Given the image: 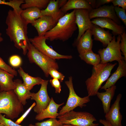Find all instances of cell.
Segmentation results:
<instances>
[{"label":"cell","mask_w":126,"mask_h":126,"mask_svg":"<svg viewBox=\"0 0 126 126\" xmlns=\"http://www.w3.org/2000/svg\"><path fill=\"white\" fill-rule=\"evenodd\" d=\"M80 9H87L89 10L93 9L87 0H69L60 10L65 14L70 10Z\"/></svg>","instance_id":"cell-24"},{"label":"cell","mask_w":126,"mask_h":126,"mask_svg":"<svg viewBox=\"0 0 126 126\" xmlns=\"http://www.w3.org/2000/svg\"><path fill=\"white\" fill-rule=\"evenodd\" d=\"M18 71L23 79L24 85L30 91L34 86L41 84L43 81L44 80L40 77H34L26 73L21 67H19Z\"/></svg>","instance_id":"cell-25"},{"label":"cell","mask_w":126,"mask_h":126,"mask_svg":"<svg viewBox=\"0 0 126 126\" xmlns=\"http://www.w3.org/2000/svg\"><path fill=\"white\" fill-rule=\"evenodd\" d=\"M113 0H95V9L106 4L112 3Z\"/></svg>","instance_id":"cell-39"},{"label":"cell","mask_w":126,"mask_h":126,"mask_svg":"<svg viewBox=\"0 0 126 126\" xmlns=\"http://www.w3.org/2000/svg\"><path fill=\"white\" fill-rule=\"evenodd\" d=\"M0 69L7 72L16 76L17 75V71L10 66L7 64L0 57Z\"/></svg>","instance_id":"cell-32"},{"label":"cell","mask_w":126,"mask_h":126,"mask_svg":"<svg viewBox=\"0 0 126 126\" xmlns=\"http://www.w3.org/2000/svg\"><path fill=\"white\" fill-rule=\"evenodd\" d=\"M122 96L121 94L117 95L114 102L105 114V117L106 120L112 126H122V117L120 112V104Z\"/></svg>","instance_id":"cell-12"},{"label":"cell","mask_w":126,"mask_h":126,"mask_svg":"<svg viewBox=\"0 0 126 126\" xmlns=\"http://www.w3.org/2000/svg\"><path fill=\"white\" fill-rule=\"evenodd\" d=\"M49 82L52 86L55 88V93H60L61 90L60 81L57 79L52 78L49 80Z\"/></svg>","instance_id":"cell-36"},{"label":"cell","mask_w":126,"mask_h":126,"mask_svg":"<svg viewBox=\"0 0 126 126\" xmlns=\"http://www.w3.org/2000/svg\"><path fill=\"white\" fill-rule=\"evenodd\" d=\"M93 9H95V0H87Z\"/></svg>","instance_id":"cell-42"},{"label":"cell","mask_w":126,"mask_h":126,"mask_svg":"<svg viewBox=\"0 0 126 126\" xmlns=\"http://www.w3.org/2000/svg\"><path fill=\"white\" fill-rule=\"evenodd\" d=\"M49 80H44L38 92H31L30 98L35 100L36 105L33 108L34 112L38 114L45 109L50 102L51 98L49 96L47 91V86Z\"/></svg>","instance_id":"cell-10"},{"label":"cell","mask_w":126,"mask_h":126,"mask_svg":"<svg viewBox=\"0 0 126 126\" xmlns=\"http://www.w3.org/2000/svg\"><path fill=\"white\" fill-rule=\"evenodd\" d=\"M67 0H59L58 3V6L59 9H60L66 3Z\"/></svg>","instance_id":"cell-40"},{"label":"cell","mask_w":126,"mask_h":126,"mask_svg":"<svg viewBox=\"0 0 126 126\" xmlns=\"http://www.w3.org/2000/svg\"><path fill=\"white\" fill-rule=\"evenodd\" d=\"M20 15L28 24H32L35 20L42 16L41 10L35 7L29 8L23 10Z\"/></svg>","instance_id":"cell-26"},{"label":"cell","mask_w":126,"mask_h":126,"mask_svg":"<svg viewBox=\"0 0 126 126\" xmlns=\"http://www.w3.org/2000/svg\"><path fill=\"white\" fill-rule=\"evenodd\" d=\"M37 126H63L56 118H51L41 122H37L35 123Z\"/></svg>","instance_id":"cell-29"},{"label":"cell","mask_w":126,"mask_h":126,"mask_svg":"<svg viewBox=\"0 0 126 126\" xmlns=\"http://www.w3.org/2000/svg\"><path fill=\"white\" fill-rule=\"evenodd\" d=\"M65 83L69 90V96L65 105L62 107L58 113L59 116L73 110L77 107L82 108L86 106L85 104L90 100L88 96L82 98L76 94L74 88L72 76L69 77L68 80L65 81Z\"/></svg>","instance_id":"cell-7"},{"label":"cell","mask_w":126,"mask_h":126,"mask_svg":"<svg viewBox=\"0 0 126 126\" xmlns=\"http://www.w3.org/2000/svg\"><path fill=\"white\" fill-rule=\"evenodd\" d=\"M6 23L7 26L6 33L15 46L23 51V54H27L29 38L27 35L28 24L19 14L13 10L7 13Z\"/></svg>","instance_id":"cell-1"},{"label":"cell","mask_w":126,"mask_h":126,"mask_svg":"<svg viewBox=\"0 0 126 126\" xmlns=\"http://www.w3.org/2000/svg\"><path fill=\"white\" fill-rule=\"evenodd\" d=\"M116 86H112L107 89L104 92H98L96 94L98 97L102 102L105 113L108 112L110 108L111 101L114 95Z\"/></svg>","instance_id":"cell-21"},{"label":"cell","mask_w":126,"mask_h":126,"mask_svg":"<svg viewBox=\"0 0 126 126\" xmlns=\"http://www.w3.org/2000/svg\"><path fill=\"white\" fill-rule=\"evenodd\" d=\"M90 30L94 40L100 42L104 47H106L113 39L112 35L109 31H106L97 25L93 24Z\"/></svg>","instance_id":"cell-16"},{"label":"cell","mask_w":126,"mask_h":126,"mask_svg":"<svg viewBox=\"0 0 126 126\" xmlns=\"http://www.w3.org/2000/svg\"><path fill=\"white\" fill-rule=\"evenodd\" d=\"M47 39L44 36H36L29 38V42L37 50L52 59H71L72 58L71 55H62L57 53L47 45L46 42Z\"/></svg>","instance_id":"cell-9"},{"label":"cell","mask_w":126,"mask_h":126,"mask_svg":"<svg viewBox=\"0 0 126 126\" xmlns=\"http://www.w3.org/2000/svg\"><path fill=\"white\" fill-rule=\"evenodd\" d=\"M99 122L103 125L104 126H112L109 122L106 120L100 119L99 120Z\"/></svg>","instance_id":"cell-41"},{"label":"cell","mask_w":126,"mask_h":126,"mask_svg":"<svg viewBox=\"0 0 126 126\" xmlns=\"http://www.w3.org/2000/svg\"><path fill=\"white\" fill-rule=\"evenodd\" d=\"M0 123L4 126H24L17 124L11 119L4 117L1 114H0ZM28 126H37L30 124Z\"/></svg>","instance_id":"cell-31"},{"label":"cell","mask_w":126,"mask_h":126,"mask_svg":"<svg viewBox=\"0 0 126 126\" xmlns=\"http://www.w3.org/2000/svg\"><path fill=\"white\" fill-rule=\"evenodd\" d=\"M56 23L53 18L49 16H43L35 20L32 26L36 29L38 36H44L46 33L52 29Z\"/></svg>","instance_id":"cell-15"},{"label":"cell","mask_w":126,"mask_h":126,"mask_svg":"<svg viewBox=\"0 0 126 126\" xmlns=\"http://www.w3.org/2000/svg\"><path fill=\"white\" fill-rule=\"evenodd\" d=\"M0 126H4L3 124L0 123Z\"/></svg>","instance_id":"cell-45"},{"label":"cell","mask_w":126,"mask_h":126,"mask_svg":"<svg viewBox=\"0 0 126 126\" xmlns=\"http://www.w3.org/2000/svg\"><path fill=\"white\" fill-rule=\"evenodd\" d=\"M89 16L90 19L97 18H108L118 24L121 25V21L117 17L112 5H105L98 8L92 9L89 10Z\"/></svg>","instance_id":"cell-13"},{"label":"cell","mask_w":126,"mask_h":126,"mask_svg":"<svg viewBox=\"0 0 126 126\" xmlns=\"http://www.w3.org/2000/svg\"><path fill=\"white\" fill-rule=\"evenodd\" d=\"M15 87L13 90L20 102L23 105L27 103L26 100L30 98L31 92L25 86L21 80L17 79L14 80Z\"/></svg>","instance_id":"cell-22"},{"label":"cell","mask_w":126,"mask_h":126,"mask_svg":"<svg viewBox=\"0 0 126 126\" xmlns=\"http://www.w3.org/2000/svg\"><path fill=\"white\" fill-rule=\"evenodd\" d=\"M121 42L119 45L120 50L124 56V60L126 61V31L120 35Z\"/></svg>","instance_id":"cell-35"},{"label":"cell","mask_w":126,"mask_h":126,"mask_svg":"<svg viewBox=\"0 0 126 126\" xmlns=\"http://www.w3.org/2000/svg\"><path fill=\"white\" fill-rule=\"evenodd\" d=\"M36 103L34 102L28 108L26 111L20 118H18L15 122L18 124H20L23 121L25 118L29 113L35 105Z\"/></svg>","instance_id":"cell-37"},{"label":"cell","mask_w":126,"mask_h":126,"mask_svg":"<svg viewBox=\"0 0 126 126\" xmlns=\"http://www.w3.org/2000/svg\"><path fill=\"white\" fill-rule=\"evenodd\" d=\"M90 30L86 31L75 43L79 54L92 50L93 40Z\"/></svg>","instance_id":"cell-19"},{"label":"cell","mask_w":126,"mask_h":126,"mask_svg":"<svg viewBox=\"0 0 126 126\" xmlns=\"http://www.w3.org/2000/svg\"><path fill=\"white\" fill-rule=\"evenodd\" d=\"M58 0H50L46 8L44 10H41L42 16H50L56 23L59 20L65 15L58 8Z\"/></svg>","instance_id":"cell-20"},{"label":"cell","mask_w":126,"mask_h":126,"mask_svg":"<svg viewBox=\"0 0 126 126\" xmlns=\"http://www.w3.org/2000/svg\"><path fill=\"white\" fill-rule=\"evenodd\" d=\"M114 9L117 17L120 21L121 20L122 22L126 27V9L117 6H114Z\"/></svg>","instance_id":"cell-30"},{"label":"cell","mask_w":126,"mask_h":126,"mask_svg":"<svg viewBox=\"0 0 126 126\" xmlns=\"http://www.w3.org/2000/svg\"><path fill=\"white\" fill-rule=\"evenodd\" d=\"M27 55L30 62L35 63L39 67L46 77H49V71L51 69L54 68L57 70L59 69L58 64L56 60L49 58L40 52L29 41Z\"/></svg>","instance_id":"cell-6"},{"label":"cell","mask_w":126,"mask_h":126,"mask_svg":"<svg viewBox=\"0 0 126 126\" xmlns=\"http://www.w3.org/2000/svg\"><path fill=\"white\" fill-rule=\"evenodd\" d=\"M49 74L53 78L58 80L60 82H62L65 76L58 70L54 68H51L49 71Z\"/></svg>","instance_id":"cell-34"},{"label":"cell","mask_w":126,"mask_h":126,"mask_svg":"<svg viewBox=\"0 0 126 126\" xmlns=\"http://www.w3.org/2000/svg\"><path fill=\"white\" fill-rule=\"evenodd\" d=\"M63 126H74L71 125L69 124H63Z\"/></svg>","instance_id":"cell-44"},{"label":"cell","mask_w":126,"mask_h":126,"mask_svg":"<svg viewBox=\"0 0 126 126\" xmlns=\"http://www.w3.org/2000/svg\"><path fill=\"white\" fill-rule=\"evenodd\" d=\"M14 76L7 72L0 69V91H7L15 88L13 80Z\"/></svg>","instance_id":"cell-23"},{"label":"cell","mask_w":126,"mask_h":126,"mask_svg":"<svg viewBox=\"0 0 126 126\" xmlns=\"http://www.w3.org/2000/svg\"><path fill=\"white\" fill-rule=\"evenodd\" d=\"M79 56L81 60L93 66H96L100 63L99 55L94 53L92 50L79 54Z\"/></svg>","instance_id":"cell-27"},{"label":"cell","mask_w":126,"mask_h":126,"mask_svg":"<svg viewBox=\"0 0 126 126\" xmlns=\"http://www.w3.org/2000/svg\"><path fill=\"white\" fill-rule=\"evenodd\" d=\"M24 3L21 4L22 9L32 7H36L40 9H45L49 3V0H25Z\"/></svg>","instance_id":"cell-28"},{"label":"cell","mask_w":126,"mask_h":126,"mask_svg":"<svg viewBox=\"0 0 126 126\" xmlns=\"http://www.w3.org/2000/svg\"><path fill=\"white\" fill-rule=\"evenodd\" d=\"M75 11L74 9L60 18L55 26L46 33L45 37L51 41L59 40L64 42L70 38L77 28L75 22Z\"/></svg>","instance_id":"cell-2"},{"label":"cell","mask_w":126,"mask_h":126,"mask_svg":"<svg viewBox=\"0 0 126 126\" xmlns=\"http://www.w3.org/2000/svg\"><path fill=\"white\" fill-rule=\"evenodd\" d=\"M116 40L115 36H113L112 40L105 48L100 49L98 51L101 60V63L105 64L116 61L124 60V57L122 55L120 47L121 37L119 35Z\"/></svg>","instance_id":"cell-8"},{"label":"cell","mask_w":126,"mask_h":126,"mask_svg":"<svg viewBox=\"0 0 126 126\" xmlns=\"http://www.w3.org/2000/svg\"><path fill=\"white\" fill-rule=\"evenodd\" d=\"M92 23L102 28H106L112 31L113 36L120 35L125 31V27L119 25L112 19L107 18H97L91 21Z\"/></svg>","instance_id":"cell-14"},{"label":"cell","mask_w":126,"mask_h":126,"mask_svg":"<svg viewBox=\"0 0 126 126\" xmlns=\"http://www.w3.org/2000/svg\"><path fill=\"white\" fill-rule=\"evenodd\" d=\"M112 3L114 7L117 6L121 7L122 8L126 9V0H113Z\"/></svg>","instance_id":"cell-38"},{"label":"cell","mask_w":126,"mask_h":126,"mask_svg":"<svg viewBox=\"0 0 126 126\" xmlns=\"http://www.w3.org/2000/svg\"><path fill=\"white\" fill-rule=\"evenodd\" d=\"M63 124H69L74 126H98L95 123L96 119L91 113L87 112H76L72 110L57 117Z\"/></svg>","instance_id":"cell-5"},{"label":"cell","mask_w":126,"mask_h":126,"mask_svg":"<svg viewBox=\"0 0 126 126\" xmlns=\"http://www.w3.org/2000/svg\"><path fill=\"white\" fill-rule=\"evenodd\" d=\"M126 62L124 60L118 62L119 65L116 70L108 78L105 85L101 86V89L105 90L115 85L117 81L121 78L126 77Z\"/></svg>","instance_id":"cell-17"},{"label":"cell","mask_w":126,"mask_h":126,"mask_svg":"<svg viewBox=\"0 0 126 126\" xmlns=\"http://www.w3.org/2000/svg\"><path fill=\"white\" fill-rule=\"evenodd\" d=\"M117 64L116 63H100L93 66L91 76L85 81L88 96L96 95L102 84L108 79L111 71Z\"/></svg>","instance_id":"cell-3"},{"label":"cell","mask_w":126,"mask_h":126,"mask_svg":"<svg viewBox=\"0 0 126 126\" xmlns=\"http://www.w3.org/2000/svg\"><path fill=\"white\" fill-rule=\"evenodd\" d=\"M24 110L13 90L0 91V114H5L6 118L13 120L19 117Z\"/></svg>","instance_id":"cell-4"},{"label":"cell","mask_w":126,"mask_h":126,"mask_svg":"<svg viewBox=\"0 0 126 126\" xmlns=\"http://www.w3.org/2000/svg\"><path fill=\"white\" fill-rule=\"evenodd\" d=\"M2 34L0 32V42L2 41L3 40V38L1 37Z\"/></svg>","instance_id":"cell-43"},{"label":"cell","mask_w":126,"mask_h":126,"mask_svg":"<svg viewBox=\"0 0 126 126\" xmlns=\"http://www.w3.org/2000/svg\"><path fill=\"white\" fill-rule=\"evenodd\" d=\"M89 10L87 9H75V22L78 29V34L75 42L77 41L87 30H90L93 24L89 18Z\"/></svg>","instance_id":"cell-11"},{"label":"cell","mask_w":126,"mask_h":126,"mask_svg":"<svg viewBox=\"0 0 126 126\" xmlns=\"http://www.w3.org/2000/svg\"><path fill=\"white\" fill-rule=\"evenodd\" d=\"M9 62L12 67H17L20 66L21 64L22 60L20 56L17 55L11 56L9 58Z\"/></svg>","instance_id":"cell-33"},{"label":"cell","mask_w":126,"mask_h":126,"mask_svg":"<svg viewBox=\"0 0 126 126\" xmlns=\"http://www.w3.org/2000/svg\"><path fill=\"white\" fill-rule=\"evenodd\" d=\"M64 104V102L60 104H57L52 97L47 107L36 115L35 119L40 121L47 118H56L59 116L58 113V108Z\"/></svg>","instance_id":"cell-18"}]
</instances>
